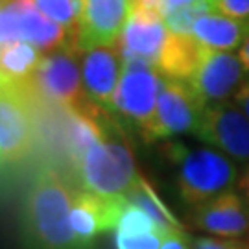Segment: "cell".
Wrapping results in <instances>:
<instances>
[{
	"instance_id": "16",
	"label": "cell",
	"mask_w": 249,
	"mask_h": 249,
	"mask_svg": "<svg viewBox=\"0 0 249 249\" xmlns=\"http://www.w3.org/2000/svg\"><path fill=\"white\" fill-rule=\"evenodd\" d=\"M192 36L213 50H236L249 36V20L223 15L220 11L205 13L196 20Z\"/></svg>"
},
{
	"instance_id": "25",
	"label": "cell",
	"mask_w": 249,
	"mask_h": 249,
	"mask_svg": "<svg viewBox=\"0 0 249 249\" xmlns=\"http://www.w3.org/2000/svg\"><path fill=\"white\" fill-rule=\"evenodd\" d=\"M190 249H246L242 248L240 244L236 242H229L227 240H220V236H199V238H194L190 240Z\"/></svg>"
},
{
	"instance_id": "5",
	"label": "cell",
	"mask_w": 249,
	"mask_h": 249,
	"mask_svg": "<svg viewBox=\"0 0 249 249\" xmlns=\"http://www.w3.org/2000/svg\"><path fill=\"white\" fill-rule=\"evenodd\" d=\"M122 61L124 71L113 96L111 113L129 120L137 125L139 133H142L153 120L164 76L151 63L142 59L129 57Z\"/></svg>"
},
{
	"instance_id": "22",
	"label": "cell",
	"mask_w": 249,
	"mask_h": 249,
	"mask_svg": "<svg viewBox=\"0 0 249 249\" xmlns=\"http://www.w3.org/2000/svg\"><path fill=\"white\" fill-rule=\"evenodd\" d=\"M34 2L48 18L69 28L71 32L76 30L81 11V0H34Z\"/></svg>"
},
{
	"instance_id": "2",
	"label": "cell",
	"mask_w": 249,
	"mask_h": 249,
	"mask_svg": "<svg viewBox=\"0 0 249 249\" xmlns=\"http://www.w3.org/2000/svg\"><path fill=\"white\" fill-rule=\"evenodd\" d=\"M168 157L178 164V190L188 207H197L227 192L238 179L229 155L216 148H185L168 144Z\"/></svg>"
},
{
	"instance_id": "30",
	"label": "cell",
	"mask_w": 249,
	"mask_h": 249,
	"mask_svg": "<svg viewBox=\"0 0 249 249\" xmlns=\"http://www.w3.org/2000/svg\"><path fill=\"white\" fill-rule=\"evenodd\" d=\"M194 0H164L166 4V9L168 8H179V6H187V4H192Z\"/></svg>"
},
{
	"instance_id": "24",
	"label": "cell",
	"mask_w": 249,
	"mask_h": 249,
	"mask_svg": "<svg viewBox=\"0 0 249 249\" xmlns=\"http://www.w3.org/2000/svg\"><path fill=\"white\" fill-rule=\"evenodd\" d=\"M214 8L223 15L249 20V0H214Z\"/></svg>"
},
{
	"instance_id": "18",
	"label": "cell",
	"mask_w": 249,
	"mask_h": 249,
	"mask_svg": "<svg viewBox=\"0 0 249 249\" xmlns=\"http://www.w3.org/2000/svg\"><path fill=\"white\" fill-rule=\"evenodd\" d=\"M45 52L28 41H17L13 45L4 46L0 55V72L2 83L26 85L36 74Z\"/></svg>"
},
{
	"instance_id": "4",
	"label": "cell",
	"mask_w": 249,
	"mask_h": 249,
	"mask_svg": "<svg viewBox=\"0 0 249 249\" xmlns=\"http://www.w3.org/2000/svg\"><path fill=\"white\" fill-rule=\"evenodd\" d=\"M26 87L32 94L61 109H76L90 102L83 89L81 53L72 43L45 53Z\"/></svg>"
},
{
	"instance_id": "7",
	"label": "cell",
	"mask_w": 249,
	"mask_h": 249,
	"mask_svg": "<svg viewBox=\"0 0 249 249\" xmlns=\"http://www.w3.org/2000/svg\"><path fill=\"white\" fill-rule=\"evenodd\" d=\"M17 41H28L48 53L71 43L72 32L46 17L34 0H11L2 4L0 43L4 48Z\"/></svg>"
},
{
	"instance_id": "20",
	"label": "cell",
	"mask_w": 249,
	"mask_h": 249,
	"mask_svg": "<svg viewBox=\"0 0 249 249\" xmlns=\"http://www.w3.org/2000/svg\"><path fill=\"white\" fill-rule=\"evenodd\" d=\"M216 11L214 0H194L192 4L179 6V8H168L164 11V22L174 34H183V36H192V28L196 20L205 13Z\"/></svg>"
},
{
	"instance_id": "31",
	"label": "cell",
	"mask_w": 249,
	"mask_h": 249,
	"mask_svg": "<svg viewBox=\"0 0 249 249\" xmlns=\"http://www.w3.org/2000/svg\"><path fill=\"white\" fill-rule=\"evenodd\" d=\"M8 2H11V0H2V4H8Z\"/></svg>"
},
{
	"instance_id": "19",
	"label": "cell",
	"mask_w": 249,
	"mask_h": 249,
	"mask_svg": "<svg viewBox=\"0 0 249 249\" xmlns=\"http://www.w3.org/2000/svg\"><path fill=\"white\" fill-rule=\"evenodd\" d=\"M125 197L131 203L142 207L144 211L157 222V225L162 229L164 234L174 231H185V225L176 218V214L170 211L168 207L164 205V201L159 197V194L153 190L150 181L146 178H142V176H139L135 187L125 194Z\"/></svg>"
},
{
	"instance_id": "9",
	"label": "cell",
	"mask_w": 249,
	"mask_h": 249,
	"mask_svg": "<svg viewBox=\"0 0 249 249\" xmlns=\"http://www.w3.org/2000/svg\"><path fill=\"white\" fill-rule=\"evenodd\" d=\"M248 76L238 53L227 50H213L205 46L199 65L187 81L205 107L227 102L236 94Z\"/></svg>"
},
{
	"instance_id": "15",
	"label": "cell",
	"mask_w": 249,
	"mask_h": 249,
	"mask_svg": "<svg viewBox=\"0 0 249 249\" xmlns=\"http://www.w3.org/2000/svg\"><path fill=\"white\" fill-rule=\"evenodd\" d=\"M168 36L170 28L166 26L164 18L159 13L131 9V15L125 22L124 32L118 39L122 59L137 57L155 67Z\"/></svg>"
},
{
	"instance_id": "29",
	"label": "cell",
	"mask_w": 249,
	"mask_h": 249,
	"mask_svg": "<svg viewBox=\"0 0 249 249\" xmlns=\"http://www.w3.org/2000/svg\"><path fill=\"white\" fill-rule=\"evenodd\" d=\"M238 57L242 59L244 67H246V72H248V76H249V36L246 37V41H244L242 46L238 48Z\"/></svg>"
},
{
	"instance_id": "8",
	"label": "cell",
	"mask_w": 249,
	"mask_h": 249,
	"mask_svg": "<svg viewBox=\"0 0 249 249\" xmlns=\"http://www.w3.org/2000/svg\"><path fill=\"white\" fill-rule=\"evenodd\" d=\"M203 109L205 106L187 81L164 78L153 120L141 137L146 142H157L176 135L196 133Z\"/></svg>"
},
{
	"instance_id": "11",
	"label": "cell",
	"mask_w": 249,
	"mask_h": 249,
	"mask_svg": "<svg viewBox=\"0 0 249 249\" xmlns=\"http://www.w3.org/2000/svg\"><path fill=\"white\" fill-rule=\"evenodd\" d=\"M196 135L232 160L249 164V118L234 102L205 107Z\"/></svg>"
},
{
	"instance_id": "23",
	"label": "cell",
	"mask_w": 249,
	"mask_h": 249,
	"mask_svg": "<svg viewBox=\"0 0 249 249\" xmlns=\"http://www.w3.org/2000/svg\"><path fill=\"white\" fill-rule=\"evenodd\" d=\"M164 234L162 232H151V234H139V236H127L115 232V248L116 249H160Z\"/></svg>"
},
{
	"instance_id": "1",
	"label": "cell",
	"mask_w": 249,
	"mask_h": 249,
	"mask_svg": "<svg viewBox=\"0 0 249 249\" xmlns=\"http://www.w3.org/2000/svg\"><path fill=\"white\" fill-rule=\"evenodd\" d=\"M76 192L55 168L46 166L28 187L22 222L36 249H87L71 227V209Z\"/></svg>"
},
{
	"instance_id": "17",
	"label": "cell",
	"mask_w": 249,
	"mask_h": 249,
	"mask_svg": "<svg viewBox=\"0 0 249 249\" xmlns=\"http://www.w3.org/2000/svg\"><path fill=\"white\" fill-rule=\"evenodd\" d=\"M203 50L205 46L194 36L170 32L155 67L164 78L188 81L199 65Z\"/></svg>"
},
{
	"instance_id": "12",
	"label": "cell",
	"mask_w": 249,
	"mask_h": 249,
	"mask_svg": "<svg viewBox=\"0 0 249 249\" xmlns=\"http://www.w3.org/2000/svg\"><path fill=\"white\" fill-rule=\"evenodd\" d=\"M129 199L125 196H100L89 190L76 192L71 209V227L83 248L90 249L98 234L116 229Z\"/></svg>"
},
{
	"instance_id": "27",
	"label": "cell",
	"mask_w": 249,
	"mask_h": 249,
	"mask_svg": "<svg viewBox=\"0 0 249 249\" xmlns=\"http://www.w3.org/2000/svg\"><path fill=\"white\" fill-rule=\"evenodd\" d=\"M232 102L240 107L242 111L246 113V116L249 118V78L244 80V83L240 85V89L236 90V94L232 96Z\"/></svg>"
},
{
	"instance_id": "26",
	"label": "cell",
	"mask_w": 249,
	"mask_h": 249,
	"mask_svg": "<svg viewBox=\"0 0 249 249\" xmlns=\"http://www.w3.org/2000/svg\"><path fill=\"white\" fill-rule=\"evenodd\" d=\"M160 249H190L188 246V236L185 231H174L164 234Z\"/></svg>"
},
{
	"instance_id": "10",
	"label": "cell",
	"mask_w": 249,
	"mask_h": 249,
	"mask_svg": "<svg viewBox=\"0 0 249 249\" xmlns=\"http://www.w3.org/2000/svg\"><path fill=\"white\" fill-rule=\"evenodd\" d=\"M131 15V0H81L72 45L78 52L116 45Z\"/></svg>"
},
{
	"instance_id": "28",
	"label": "cell",
	"mask_w": 249,
	"mask_h": 249,
	"mask_svg": "<svg viewBox=\"0 0 249 249\" xmlns=\"http://www.w3.org/2000/svg\"><path fill=\"white\" fill-rule=\"evenodd\" d=\"M238 188H240V194L246 197V201L249 203V166L244 170V174L238 179Z\"/></svg>"
},
{
	"instance_id": "3",
	"label": "cell",
	"mask_w": 249,
	"mask_h": 249,
	"mask_svg": "<svg viewBox=\"0 0 249 249\" xmlns=\"http://www.w3.org/2000/svg\"><path fill=\"white\" fill-rule=\"evenodd\" d=\"M76 170L83 188L100 196H125L141 176L131 148L109 133L85 151Z\"/></svg>"
},
{
	"instance_id": "14",
	"label": "cell",
	"mask_w": 249,
	"mask_h": 249,
	"mask_svg": "<svg viewBox=\"0 0 249 249\" xmlns=\"http://www.w3.org/2000/svg\"><path fill=\"white\" fill-rule=\"evenodd\" d=\"M124 71L118 43L111 46H94L81 52V78L87 98L106 111H111L113 96Z\"/></svg>"
},
{
	"instance_id": "6",
	"label": "cell",
	"mask_w": 249,
	"mask_h": 249,
	"mask_svg": "<svg viewBox=\"0 0 249 249\" xmlns=\"http://www.w3.org/2000/svg\"><path fill=\"white\" fill-rule=\"evenodd\" d=\"M26 85L2 83L0 96V159L2 166L22 162L36 144V118Z\"/></svg>"
},
{
	"instance_id": "13",
	"label": "cell",
	"mask_w": 249,
	"mask_h": 249,
	"mask_svg": "<svg viewBox=\"0 0 249 249\" xmlns=\"http://www.w3.org/2000/svg\"><path fill=\"white\" fill-rule=\"evenodd\" d=\"M190 223L201 232L220 238H242L249 234V203L246 197L227 190L192 209Z\"/></svg>"
},
{
	"instance_id": "21",
	"label": "cell",
	"mask_w": 249,
	"mask_h": 249,
	"mask_svg": "<svg viewBox=\"0 0 249 249\" xmlns=\"http://www.w3.org/2000/svg\"><path fill=\"white\" fill-rule=\"evenodd\" d=\"M115 232L118 234H127V236H139V234H151V232H162L157 222L151 218L150 214L144 211L142 207L135 203L125 205L124 213L116 223ZM164 234V232H162Z\"/></svg>"
}]
</instances>
